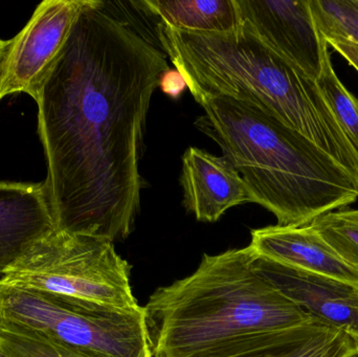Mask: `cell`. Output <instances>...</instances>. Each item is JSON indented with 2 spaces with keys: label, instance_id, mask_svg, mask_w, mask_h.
Segmentation results:
<instances>
[{
  "label": "cell",
  "instance_id": "cell-1",
  "mask_svg": "<svg viewBox=\"0 0 358 357\" xmlns=\"http://www.w3.org/2000/svg\"><path fill=\"white\" fill-rule=\"evenodd\" d=\"M167 54L90 0L34 100L56 230L127 238L141 209L145 124Z\"/></svg>",
  "mask_w": 358,
  "mask_h": 357
},
{
  "label": "cell",
  "instance_id": "cell-2",
  "mask_svg": "<svg viewBox=\"0 0 358 357\" xmlns=\"http://www.w3.org/2000/svg\"><path fill=\"white\" fill-rule=\"evenodd\" d=\"M194 99L206 112L196 127L219 145L278 226H308L357 201L350 172L268 111L229 96Z\"/></svg>",
  "mask_w": 358,
  "mask_h": 357
},
{
  "label": "cell",
  "instance_id": "cell-3",
  "mask_svg": "<svg viewBox=\"0 0 358 357\" xmlns=\"http://www.w3.org/2000/svg\"><path fill=\"white\" fill-rule=\"evenodd\" d=\"M155 31L194 98L229 96L268 111L315 143L358 182V154L317 82L242 23L227 34L179 31L161 23Z\"/></svg>",
  "mask_w": 358,
  "mask_h": 357
},
{
  "label": "cell",
  "instance_id": "cell-4",
  "mask_svg": "<svg viewBox=\"0 0 358 357\" xmlns=\"http://www.w3.org/2000/svg\"><path fill=\"white\" fill-rule=\"evenodd\" d=\"M256 257L250 245L204 255L193 274L157 289L143 307L152 357H213L317 321L257 272Z\"/></svg>",
  "mask_w": 358,
  "mask_h": 357
},
{
  "label": "cell",
  "instance_id": "cell-5",
  "mask_svg": "<svg viewBox=\"0 0 358 357\" xmlns=\"http://www.w3.org/2000/svg\"><path fill=\"white\" fill-rule=\"evenodd\" d=\"M130 268L113 241L56 230L6 270L0 287L33 291L90 309L140 312Z\"/></svg>",
  "mask_w": 358,
  "mask_h": 357
},
{
  "label": "cell",
  "instance_id": "cell-6",
  "mask_svg": "<svg viewBox=\"0 0 358 357\" xmlns=\"http://www.w3.org/2000/svg\"><path fill=\"white\" fill-rule=\"evenodd\" d=\"M0 320L31 329L86 357H152L144 308L90 309L0 287Z\"/></svg>",
  "mask_w": 358,
  "mask_h": 357
},
{
  "label": "cell",
  "instance_id": "cell-7",
  "mask_svg": "<svg viewBox=\"0 0 358 357\" xmlns=\"http://www.w3.org/2000/svg\"><path fill=\"white\" fill-rule=\"evenodd\" d=\"M90 0H45L27 25L10 39L0 99L27 94L35 99L45 73L64 45Z\"/></svg>",
  "mask_w": 358,
  "mask_h": 357
},
{
  "label": "cell",
  "instance_id": "cell-8",
  "mask_svg": "<svg viewBox=\"0 0 358 357\" xmlns=\"http://www.w3.org/2000/svg\"><path fill=\"white\" fill-rule=\"evenodd\" d=\"M242 24L278 54L317 81L328 45L309 0H236Z\"/></svg>",
  "mask_w": 358,
  "mask_h": 357
},
{
  "label": "cell",
  "instance_id": "cell-9",
  "mask_svg": "<svg viewBox=\"0 0 358 357\" xmlns=\"http://www.w3.org/2000/svg\"><path fill=\"white\" fill-rule=\"evenodd\" d=\"M257 272L310 318L344 331L358 333V285L287 268L257 256Z\"/></svg>",
  "mask_w": 358,
  "mask_h": 357
},
{
  "label": "cell",
  "instance_id": "cell-10",
  "mask_svg": "<svg viewBox=\"0 0 358 357\" xmlns=\"http://www.w3.org/2000/svg\"><path fill=\"white\" fill-rule=\"evenodd\" d=\"M55 231L45 182H0V278Z\"/></svg>",
  "mask_w": 358,
  "mask_h": 357
},
{
  "label": "cell",
  "instance_id": "cell-11",
  "mask_svg": "<svg viewBox=\"0 0 358 357\" xmlns=\"http://www.w3.org/2000/svg\"><path fill=\"white\" fill-rule=\"evenodd\" d=\"M183 205L202 222H216L236 205L255 203L250 189L224 157L189 147L182 156Z\"/></svg>",
  "mask_w": 358,
  "mask_h": 357
},
{
  "label": "cell",
  "instance_id": "cell-12",
  "mask_svg": "<svg viewBox=\"0 0 358 357\" xmlns=\"http://www.w3.org/2000/svg\"><path fill=\"white\" fill-rule=\"evenodd\" d=\"M250 249L258 257L313 274L358 285V272L311 228L269 226L252 231Z\"/></svg>",
  "mask_w": 358,
  "mask_h": 357
},
{
  "label": "cell",
  "instance_id": "cell-13",
  "mask_svg": "<svg viewBox=\"0 0 358 357\" xmlns=\"http://www.w3.org/2000/svg\"><path fill=\"white\" fill-rule=\"evenodd\" d=\"M213 357H357V352L344 331L313 321L244 340Z\"/></svg>",
  "mask_w": 358,
  "mask_h": 357
},
{
  "label": "cell",
  "instance_id": "cell-14",
  "mask_svg": "<svg viewBox=\"0 0 358 357\" xmlns=\"http://www.w3.org/2000/svg\"><path fill=\"white\" fill-rule=\"evenodd\" d=\"M165 27L195 33L227 34L241 27L236 0H144L136 2Z\"/></svg>",
  "mask_w": 358,
  "mask_h": 357
},
{
  "label": "cell",
  "instance_id": "cell-15",
  "mask_svg": "<svg viewBox=\"0 0 358 357\" xmlns=\"http://www.w3.org/2000/svg\"><path fill=\"white\" fill-rule=\"evenodd\" d=\"M328 48L329 45L324 50L323 71L317 81V85L341 129L358 154V99L336 75Z\"/></svg>",
  "mask_w": 358,
  "mask_h": 357
},
{
  "label": "cell",
  "instance_id": "cell-16",
  "mask_svg": "<svg viewBox=\"0 0 358 357\" xmlns=\"http://www.w3.org/2000/svg\"><path fill=\"white\" fill-rule=\"evenodd\" d=\"M0 357H86L31 329L0 320Z\"/></svg>",
  "mask_w": 358,
  "mask_h": 357
},
{
  "label": "cell",
  "instance_id": "cell-17",
  "mask_svg": "<svg viewBox=\"0 0 358 357\" xmlns=\"http://www.w3.org/2000/svg\"><path fill=\"white\" fill-rule=\"evenodd\" d=\"M310 226L358 272V209L330 212Z\"/></svg>",
  "mask_w": 358,
  "mask_h": 357
},
{
  "label": "cell",
  "instance_id": "cell-18",
  "mask_svg": "<svg viewBox=\"0 0 358 357\" xmlns=\"http://www.w3.org/2000/svg\"><path fill=\"white\" fill-rule=\"evenodd\" d=\"M315 24L324 38L358 44V0H309Z\"/></svg>",
  "mask_w": 358,
  "mask_h": 357
},
{
  "label": "cell",
  "instance_id": "cell-19",
  "mask_svg": "<svg viewBox=\"0 0 358 357\" xmlns=\"http://www.w3.org/2000/svg\"><path fill=\"white\" fill-rule=\"evenodd\" d=\"M325 40L328 45L340 54L358 73V44L338 38H325Z\"/></svg>",
  "mask_w": 358,
  "mask_h": 357
},
{
  "label": "cell",
  "instance_id": "cell-20",
  "mask_svg": "<svg viewBox=\"0 0 358 357\" xmlns=\"http://www.w3.org/2000/svg\"><path fill=\"white\" fill-rule=\"evenodd\" d=\"M10 40L0 39V87H1L2 78H3L4 67H6V58L10 50ZM1 101V99H0Z\"/></svg>",
  "mask_w": 358,
  "mask_h": 357
},
{
  "label": "cell",
  "instance_id": "cell-21",
  "mask_svg": "<svg viewBox=\"0 0 358 357\" xmlns=\"http://www.w3.org/2000/svg\"><path fill=\"white\" fill-rule=\"evenodd\" d=\"M351 340H352L353 344H355V352H357V357H358V333Z\"/></svg>",
  "mask_w": 358,
  "mask_h": 357
}]
</instances>
